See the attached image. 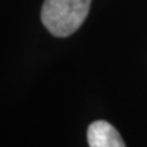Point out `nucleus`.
<instances>
[{"instance_id": "nucleus-1", "label": "nucleus", "mask_w": 147, "mask_h": 147, "mask_svg": "<svg viewBox=\"0 0 147 147\" xmlns=\"http://www.w3.org/2000/svg\"><path fill=\"white\" fill-rule=\"evenodd\" d=\"M91 0H45L41 21L55 37H68L82 26Z\"/></svg>"}, {"instance_id": "nucleus-2", "label": "nucleus", "mask_w": 147, "mask_h": 147, "mask_svg": "<svg viewBox=\"0 0 147 147\" xmlns=\"http://www.w3.org/2000/svg\"><path fill=\"white\" fill-rule=\"evenodd\" d=\"M87 142L90 147H125L119 131L104 120L94 121L89 125Z\"/></svg>"}]
</instances>
